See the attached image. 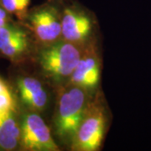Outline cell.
Returning <instances> with one entry per match:
<instances>
[{
  "label": "cell",
  "mask_w": 151,
  "mask_h": 151,
  "mask_svg": "<svg viewBox=\"0 0 151 151\" xmlns=\"http://www.w3.org/2000/svg\"><path fill=\"white\" fill-rule=\"evenodd\" d=\"M17 113L0 117V151H13L20 149L21 123Z\"/></svg>",
  "instance_id": "cell-10"
},
{
  "label": "cell",
  "mask_w": 151,
  "mask_h": 151,
  "mask_svg": "<svg viewBox=\"0 0 151 151\" xmlns=\"http://www.w3.org/2000/svg\"><path fill=\"white\" fill-rule=\"evenodd\" d=\"M16 99L11 87L0 77V117L16 113Z\"/></svg>",
  "instance_id": "cell-11"
},
{
  "label": "cell",
  "mask_w": 151,
  "mask_h": 151,
  "mask_svg": "<svg viewBox=\"0 0 151 151\" xmlns=\"http://www.w3.org/2000/svg\"><path fill=\"white\" fill-rule=\"evenodd\" d=\"M60 87L55 112V130L60 140L71 145L89 103L87 91L69 82Z\"/></svg>",
  "instance_id": "cell-2"
},
{
  "label": "cell",
  "mask_w": 151,
  "mask_h": 151,
  "mask_svg": "<svg viewBox=\"0 0 151 151\" xmlns=\"http://www.w3.org/2000/svg\"><path fill=\"white\" fill-rule=\"evenodd\" d=\"M106 123V113L100 102H89L71 144L72 150H98L105 134Z\"/></svg>",
  "instance_id": "cell-4"
},
{
  "label": "cell",
  "mask_w": 151,
  "mask_h": 151,
  "mask_svg": "<svg viewBox=\"0 0 151 151\" xmlns=\"http://www.w3.org/2000/svg\"><path fill=\"white\" fill-rule=\"evenodd\" d=\"M36 42L24 24L11 20L0 28V55L14 63H20L33 54Z\"/></svg>",
  "instance_id": "cell-6"
},
{
  "label": "cell",
  "mask_w": 151,
  "mask_h": 151,
  "mask_svg": "<svg viewBox=\"0 0 151 151\" xmlns=\"http://www.w3.org/2000/svg\"><path fill=\"white\" fill-rule=\"evenodd\" d=\"M21 23L28 28L38 45L53 43L62 39L61 6L56 0L29 9Z\"/></svg>",
  "instance_id": "cell-3"
},
{
  "label": "cell",
  "mask_w": 151,
  "mask_h": 151,
  "mask_svg": "<svg viewBox=\"0 0 151 151\" xmlns=\"http://www.w3.org/2000/svg\"><path fill=\"white\" fill-rule=\"evenodd\" d=\"M0 4L10 15H14L22 22L29 11L30 0H0Z\"/></svg>",
  "instance_id": "cell-12"
},
{
  "label": "cell",
  "mask_w": 151,
  "mask_h": 151,
  "mask_svg": "<svg viewBox=\"0 0 151 151\" xmlns=\"http://www.w3.org/2000/svg\"><path fill=\"white\" fill-rule=\"evenodd\" d=\"M16 87L20 101L28 110L40 113L45 108L49 95L39 79L30 76H19Z\"/></svg>",
  "instance_id": "cell-9"
},
{
  "label": "cell",
  "mask_w": 151,
  "mask_h": 151,
  "mask_svg": "<svg viewBox=\"0 0 151 151\" xmlns=\"http://www.w3.org/2000/svg\"><path fill=\"white\" fill-rule=\"evenodd\" d=\"M35 51L39 67L53 83L65 85L70 78L84 48L60 39L53 43L39 45Z\"/></svg>",
  "instance_id": "cell-1"
},
{
  "label": "cell",
  "mask_w": 151,
  "mask_h": 151,
  "mask_svg": "<svg viewBox=\"0 0 151 151\" xmlns=\"http://www.w3.org/2000/svg\"><path fill=\"white\" fill-rule=\"evenodd\" d=\"M20 149L26 151H59L60 148L51 136L50 130L41 116L27 110L23 114Z\"/></svg>",
  "instance_id": "cell-7"
},
{
  "label": "cell",
  "mask_w": 151,
  "mask_h": 151,
  "mask_svg": "<svg viewBox=\"0 0 151 151\" xmlns=\"http://www.w3.org/2000/svg\"><path fill=\"white\" fill-rule=\"evenodd\" d=\"M60 6L62 39L82 48L88 47L95 29L92 14L74 3H62Z\"/></svg>",
  "instance_id": "cell-5"
},
{
  "label": "cell",
  "mask_w": 151,
  "mask_h": 151,
  "mask_svg": "<svg viewBox=\"0 0 151 151\" xmlns=\"http://www.w3.org/2000/svg\"><path fill=\"white\" fill-rule=\"evenodd\" d=\"M101 78L100 60L92 49L84 48L81 59L70 76L69 83L92 91L95 89Z\"/></svg>",
  "instance_id": "cell-8"
},
{
  "label": "cell",
  "mask_w": 151,
  "mask_h": 151,
  "mask_svg": "<svg viewBox=\"0 0 151 151\" xmlns=\"http://www.w3.org/2000/svg\"><path fill=\"white\" fill-rule=\"evenodd\" d=\"M12 15H10L7 11L4 9V8L0 4V28L4 26L9 22L12 20Z\"/></svg>",
  "instance_id": "cell-13"
}]
</instances>
